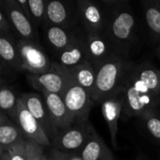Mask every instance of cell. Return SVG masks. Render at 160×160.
Returning a JSON list of instances; mask_svg holds the SVG:
<instances>
[{
	"mask_svg": "<svg viewBox=\"0 0 160 160\" xmlns=\"http://www.w3.org/2000/svg\"><path fill=\"white\" fill-rule=\"evenodd\" d=\"M0 160H10V156H9V154H8L7 152H5L2 154V156L0 157Z\"/></svg>",
	"mask_w": 160,
	"mask_h": 160,
	"instance_id": "32",
	"label": "cell"
},
{
	"mask_svg": "<svg viewBox=\"0 0 160 160\" xmlns=\"http://www.w3.org/2000/svg\"><path fill=\"white\" fill-rule=\"evenodd\" d=\"M7 28V23L4 20L1 12H0V28Z\"/></svg>",
	"mask_w": 160,
	"mask_h": 160,
	"instance_id": "30",
	"label": "cell"
},
{
	"mask_svg": "<svg viewBox=\"0 0 160 160\" xmlns=\"http://www.w3.org/2000/svg\"><path fill=\"white\" fill-rule=\"evenodd\" d=\"M156 55L160 58V50H157V51H156Z\"/></svg>",
	"mask_w": 160,
	"mask_h": 160,
	"instance_id": "34",
	"label": "cell"
},
{
	"mask_svg": "<svg viewBox=\"0 0 160 160\" xmlns=\"http://www.w3.org/2000/svg\"><path fill=\"white\" fill-rule=\"evenodd\" d=\"M47 160H48V155H47Z\"/></svg>",
	"mask_w": 160,
	"mask_h": 160,
	"instance_id": "37",
	"label": "cell"
},
{
	"mask_svg": "<svg viewBox=\"0 0 160 160\" xmlns=\"http://www.w3.org/2000/svg\"><path fill=\"white\" fill-rule=\"evenodd\" d=\"M46 108L58 130L60 131L74 122V119L65 106L62 97L55 93H42Z\"/></svg>",
	"mask_w": 160,
	"mask_h": 160,
	"instance_id": "15",
	"label": "cell"
},
{
	"mask_svg": "<svg viewBox=\"0 0 160 160\" xmlns=\"http://www.w3.org/2000/svg\"><path fill=\"white\" fill-rule=\"evenodd\" d=\"M28 80L31 86L42 93H55L61 96L68 84V69L55 61L52 62L49 71L39 74L30 73Z\"/></svg>",
	"mask_w": 160,
	"mask_h": 160,
	"instance_id": "6",
	"label": "cell"
},
{
	"mask_svg": "<svg viewBox=\"0 0 160 160\" xmlns=\"http://www.w3.org/2000/svg\"><path fill=\"white\" fill-rule=\"evenodd\" d=\"M20 98L25 103L28 111L39 122L52 143L58 134V130L51 119L44 99L36 93H25Z\"/></svg>",
	"mask_w": 160,
	"mask_h": 160,
	"instance_id": "11",
	"label": "cell"
},
{
	"mask_svg": "<svg viewBox=\"0 0 160 160\" xmlns=\"http://www.w3.org/2000/svg\"><path fill=\"white\" fill-rule=\"evenodd\" d=\"M87 34V55L88 61L96 69L101 63L113 56L115 53L105 33Z\"/></svg>",
	"mask_w": 160,
	"mask_h": 160,
	"instance_id": "14",
	"label": "cell"
},
{
	"mask_svg": "<svg viewBox=\"0 0 160 160\" xmlns=\"http://www.w3.org/2000/svg\"><path fill=\"white\" fill-rule=\"evenodd\" d=\"M81 29V27L76 29H68L62 27L51 25L47 29L46 37L52 47L59 53L74 40Z\"/></svg>",
	"mask_w": 160,
	"mask_h": 160,
	"instance_id": "19",
	"label": "cell"
},
{
	"mask_svg": "<svg viewBox=\"0 0 160 160\" xmlns=\"http://www.w3.org/2000/svg\"><path fill=\"white\" fill-rule=\"evenodd\" d=\"M98 3L104 10L108 18L120 8L130 4V0H98Z\"/></svg>",
	"mask_w": 160,
	"mask_h": 160,
	"instance_id": "27",
	"label": "cell"
},
{
	"mask_svg": "<svg viewBox=\"0 0 160 160\" xmlns=\"http://www.w3.org/2000/svg\"><path fill=\"white\" fill-rule=\"evenodd\" d=\"M48 160H54V159H52L51 157H49V156H48Z\"/></svg>",
	"mask_w": 160,
	"mask_h": 160,
	"instance_id": "36",
	"label": "cell"
},
{
	"mask_svg": "<svg viewBox=\"0 0 160 160\" xmlns=\"http://www.w3.org/2000/svg\"><path fill=\"white\" fill-rule=\"evenodd\" d=\"M78 154L83 160H115L112 152L94 128Z\"/></svg>",
	"mask_w": 160,
	"mask_h": 160,
	"instance_id": "16",
	"label": "cell"
},
{
	"mask_svg": "<svg viewBox=\"0 0 160 160\" xmlns=\"http://www.w3.org/2000/svg\"><path fill=\"white\" fill-rule=\"evenodd\" d=\"M58 62L66 68H73L88 61L87 34L82 28L74 40L61 52L58 53Z\"/></svg>",
	"mask_w": 160,
	"mask_h": 160,
	"instance_id": "13",
	"label": "cell"
},
{
	"mask_svg": "<svg viewBox=\"0 0 160 160\" xmlns=\"http://www.w3.org/2000/svg\"><path fill=\"white\" fill-rule=\"evenodd\" d=\"M26 151L28 160H47V155L43 152V147L32 140L26 139Z\"/></svg>",
	"mask_w": 160,
	"mask_h": 160,
	"instance_id": "24",
	"label": "cell"
},
{
	"mask_svg": "<svg viewBox=\"0 0 160 160\" xmlns=\"http://www.w3.org/2000/svg\"><path fill=\"white\" fill-rule=\"evenodd\" d=\"M69 1H72V2H74L75 3V0H69Z\"/></svg>",
	"mask_w": 160,
	"mask_h": 160,
	"instance_id": "35",
	"label": "cell"
},
{
	"mask_svg": "<svg viewBox=\"0 0 160 160\" xmlns=\"http://www.w3.org/2000/svg\"><path fill=\"white\" fill-rule=\"evenodd\" d=\"M15 120L23 135L26 137V139L32 140L42 145V147H46L51 144V141L45 134L44 130L39 122L28 111L21 98L17 100Z\"/></svg>",
	"mask_w": 160,
	"mask_h": 160,
	"instance_id": "9",
	"label": "cell"
},
{
	"mask_svg": "<svg viewBox=\"0 0 160 160\" xmlns=\"http://www.w3.org/2000/svg\"><path fill=\"white\" fill-rule=\"evenodd\" d=\"M28 9L35 19L41 20L46 12L44 0H28Z\"/></svg>",
	"mask_w": 160,
	"mask_h": 160,
	"instance_id": "28",
	"label": "cell"
},
{
	"mask_svg": "<svg viewBox=\"0 0 160 160\" xmlns=\"http://www.w3.org/2000/svg\"><path fill=\"white\" fill-rule=\"evenodd\" d=\"M17 100L14 93L9 89L0 90V108L4 111H8L15 118Z\"/></svg>",
	"mask_w": 160,
	"mask_h": 160,
	"instance_id": "23",
	"label": "cell"
},
{
	"mask_svg": "<svg viewBox=\"0 0 160 160\" xmlns=\"http://www.w3.org/2000/svg\"><path fill=\"white\" fill-rule=\"evenodd\" d=\"M11 19L16 28L17 31L25 38H30L33 33L32 26L29 20L25 16L24 13L17 10H11L10 12Z\"/></svg>",
	"mask_w": 160,
	"mask_h": 160,
	"instance_id": "22",
	"label": "cell"
},
{
	"mask_svg": "<svg viewBox=\"0 0 160 160\" xmlns=\"http://www.w3.org/2000/svg\"><path fill=\"white\" fill-rule=\"evenodd\" d=\"M93 126L89 122H74L70 126L58 132L52 141L54 149L78 153L87 142Z\"/></svg>",
	"mask_w": 160,
	"mask_h": 160,
	"instance_id": "5",
	"label": "cell"
},
{
	"mask_svg": "<svg viewBox=\"0 0 160 160\" xmlns=\"http://www.w3.org/2000/svg\"><path fill=\"white\" fill-rule=\"evenodd\" d=\"M5 152V151H4V148H3V146L1 145V143H0V157L2 156V154Z\"/></svg>",
	"mask_w": 160,
	"mask_h": 160,
	"instance_id": "33",
	"label": "cell"
},
{
	"mask_svg": "<svg viewBox=\"0 0 160 160\" xmlns=\"http://www.w3.org/2000/svg\"><path fill=\"white\" fill-rule=\"evenodd\" d=\"M79 24L86 33H105L108 18L95 0H75Z\"/></svg>",
	"mask_w": 160,
	"mask_h": 160,
	"instance_id": "7",
	"label": "cell"
},
{
	"mask_svg": "<svg viewBox=\"0 0 160 160\" xmlns=\"http://www.w3.org/2000/svg\"><path fill=\"white\" fill-rule=\"evenodd\" d=\"M138 119L142 122L149 135L158 143V145H160V111H148L141 115Z\"/></svg>",
	"mask_w": 160,
	"mask_h": 160,
	"instance_id": "21",
	"label": "cell"
},
{
	"mask_svg": "<svg viewBox=\"0 0 160 160\" xmlns=\"http://www.w3.org/2000/svg\"><path fill=\"white\" fill-rule=\"evenodd\" d=\"M10 160H28L26 151V138L18 141L7 151Z\"/></svg>",
	"mask_w": 160,
	"mask_h": 160,
	"instance_id": "26",
	"label": "cell"
},
{
	"mask_svg": "<svg viewBox=\"0 0 160 160\" xmlns=\"http://www.w3.org/2000/svg\"><path fill=\"white\" fill-rule=\"evenodd\" d=\"M142 9L145 22L156 51L160 50V1L159 0H138Z\"/></svg>",
	"mask_w": 160,
	"mask_h": 160,
	"instance_id": "17",
	"label": "cell"
},
{
	"mask_svg": "<svg viewBox=\"0 0 160 160\" xmlns=\"http://www.w3.org/2000/svg\"><path fill=\"white\" fill-rule=\"evenodd\" d=\"M159 1H160V0H159Z\"/></svg>",
	"mask_w": 160,
	"mask_h": 160,
	"instance_id": "38",
	"label": "cell"
},
{
	"mask_svg": "<svg viewBox=\"0 0 160 160\" xmlns=\"http://www.w3.org/2000/svg\"><path fill=\"white\" fill-rule=\"evenodd\" d=\"M54 160H83L82 157L76 152H67L57 149H52L48 154Z\"/></svg>",
	"mask_w": 160,
	"mask_h": 160,
	"instance_id": "29",
	"label": "cell"
},
{
	"mask_svg": "<svg viewBox=\"0 0 160 160\" xmlns=\"http://www.w3.org/2000/svg\"><path fill=\"white\" fill-rule=\"evenodd\" d=\"M102 113L104 119L108 126L110 133V139L113 147L118 148L117 144V133H118V123L120 117L122 114L123 108V92L122 88L116 92L115 93L108 96L101 103Z\"/></svg>",
	"mask_w": 160,
	"mask_h": 160,
	"instance_id": "12",
	"label": "cell"
},
{
	"mask_svg": "<svg viewBox=\"0 0 160 160\" xmlns=\"http://www.w3.org/2000/svg\"><path fill=\"white\" fill-rule=\"evenodd\" d=\"M0 58L5 61L13 63L17 61V54L12 44L3 37H0Z\"/></svg>",
	"mask_w": 160,
	"mask_h": 160,
	"instance_id": "25",
	"label": "cell"
},
{
	"mask_svg": "<svg viewBox=\"0 0 160 160\" xmlns=\"http://www.w3.org/2000/svg\"><path fill=\"white\" fill-rule=\"evenodd\" d=\"M46 17L51 25L68 29L80 28L76 6L69 0H49L46 5Z\"/></svg>",
	"mask_w": 160,
	"mask_h": 160,
	"instance_id": "8",
	"label": "cell"
},
{
	"mask_svg": "<svg viewBox=\"0 0 160 160\" xmlns=\"http://www.w3.org/2000/svg\"><path fill=\"white\" fill-rule=\"evenodd\" d=\"M17 1L23 6V8H24L26 11L28 10V5H27V4L28 3V0H17Z\"/></svg>",
	"mask_w": 160,
	"mask_h": 160,
	"instance_id": "31",
	"label": "cell"
},
{
	"mask_svg": "<svg viewBox=\"0 0 160 160\" xmlns=\"http://www.w3.org/2000/svg\"><path fill=\"white\" fill-rule=\"evenodd\" d=\"M68 69V68H67ZM68 84L61 95L66 108L74 119V122H86L89 121L90 113L94 106V102L91 94L80 87L72 77L69 70Z\"/></svg>",
	"mask_w": 160,
	"mask_h": 160,
	"instance_id": "4",
	"label": "cell"
},
{
	"mask_svg": "<svg viewBox=\"0 0 160 160\" xmlns=\"http://www.w3.org/2000/svg\"><path fill=\"white\" fill-rule=\"evenodd\" d=\"M22 139H24V135L19 126H16L7 116L0 112V143L4 151L7 152L10 147Z\"/></svg>",
	"mask_w": 160,
	"mask_h": 160,
	"instance_id": "20",
	"label": "cell"
},
{
	"mask_svg": "<svg viewBox=\"0 0 160 160\" xmlns=\"http://www.w3.org/2000/svg\"><path fill=\"white\" fill-rule=\"evenodd\" d=\"M19 58L22 68L32 74L43 73L49 71L52 65L46 54L31 42H24L19 44Z\"/></svg>",
	"mask_w": 160,
	"mask_h": 160,
	"instance_id": "10",
	"label": "cell"
},
{
	"mask_svg": "<svg viewBox=\"0 0 160 160\" xmlns=\"http://www.w3.org/2000/svg\"><path fill=\"white\" fill-rule=\"evenodd\" d=\"M124 119L160 108V70L149 61L133 64L122 85Z\"/></svg>",
	"mask_w": 160,
	"mask_h": 160,
	"instance_id": "1",
	"label": "cell"
},
{
	"mask_svg": "<svg viewBox=\"0 0 160 160\" xmlns=\"http://www.w3.org/2000/svg\"><path fill=\"white\" fill-rule=\"evenodd\" d=\"M68 70L74 81L86 90L92 98L96 82V69L94 66L89 61H86L73 68H68Z\"/></svg>",
	"mask_w": 160,
	"mask_h": 160,
	"instance_id": "18",
	"label": "cell"
},
{
	"mask_svg": "<svg viewBox=\"0 0 160 160\" xmlns=\"http://www.w3.org/2000/svg\"><path fill=\"white\" fill-rule=\"evenodd\" d=\"M136 28L137 19L130 4L120 8L108 17L105 35L115 54L128 59L135 43Z\"/></svg>",
	"mask_w": 160,
	"mask_h": 160,
	"instance_id": "2",
	"label": "cell"
},
{
	"mask_svg": "<svg viewBox=\"0 0 160 160\" xmlns=\"http://www.w3.org/2000/svg\"><path fill=\"white\" fill-rule=\"evenodd\" d=\"M133 64L129 59L114 54L96 68V82L92 94L95 104H101L105 98L122 88Z\"/></svg>",
	"mask_w": 160,
	"mask_h": 160,
	"instance_id": "3",
	"label": "cell"
}]
</instances>
